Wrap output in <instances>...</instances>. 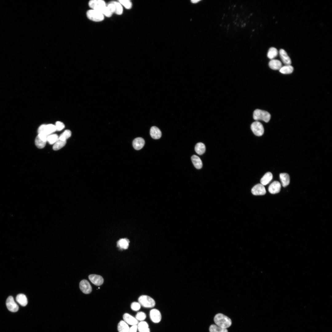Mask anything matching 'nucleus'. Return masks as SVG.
Here are the masks:
<instances>
[{
	"label": "nucleus",
	"instance_id": "obj_1",
	"mask_svg": "<svg viewBox=\"0 0 332 332\" xmlns=\"http://www.w3.org/2000/svg\"><path fill=\"white\" fill-rule=\"evenodd\" d=\"M214 321L216 325L226 329L229 327L232 323L231 320L230 318L221 313L215 315Z\"/></svg>",
	"mask_w": 332,
	"mask_h": 332
},
{
	"label": "nucleus",
	"instance_id": "obj_2",
	"mask_svg": "<svg viewBox=\"0 0 332 332\" xmlns=\"http://www.w3.org/2000/svg\"><path fill=\"white\" fill-rule=\"evenodd\" d=\"M271 116L267 112L259 109L255 110L253 113V117L255 120H261L266 122L270 121Z\"/></svg>",
	"mask_w": 332,
	"mask_h": 332
},
{
	"label": "nucleus",
	"instance_id": "obj_3",
	"mask_svg": "<svg viewBox=\"0 0 332 332\" xmlns=\"http://www.w3.org/2000/svg\"><path fill=\"white\" fill-rule=\"evenodd\" d=\"M86 15L89 19L96 22L101 21L104 18V16L101 12L93 9L88 10Z\"/></svg>",
	"mask_w": 332,
	"mask_h": 332
},
{
	"label": "nucleus",
	"instance_id": "obj_4",
	"mask_svg": "<svg viewBox=\"0 0 332 332\" xmlns=\"http://www.w3.org/2000/svg\"><path fill=\"white\" fill-rule=\"evenodd\" d=\"M89 6L92 9L98 11L102 14L106 5L102 0H91L89 2Z\"/></svg>",
	"mask_w": 332,
	"mask_h": 332
},
{
	"label": "nucleus",
	"instance_id": "obj_5",
	"mask_svg": "<svg viewBox=\"0 0 332 332\" xmlns=\"http://www.w3.org/2000/svg\"><path fill=\"white\" fill-rule=\"evenodd\" d=\"M138 302L140 305L146 308H152L154 306L155 302L150 297L146 295L140 296L138 299Z\"/></svg>",
	"mask_w": 332,
	"mask_h": 332
},
{
	"label": "nucleus",
	"instance_id": "obj_6",
	"mask_svg": "<svg viewBox=\"0 0 332 332\" xmlns=\"http://www.w3.org/2000/svg\"><path fill=\"white\" fill-rule=\"evenodd\" d=\"M56 131L55 125L52 124H42L38 129V134L43 133L49 136Z\"/></svg>",
	"mask_w": 332,
	"mask_h": 332
},
{
	"label": "nucleus",
	"instance_id": "obj_7",
	"mask_svg": "<svg viewBox=\"0 0 332 332\" xmlns=\"http://www.w3.org/2000/svg\"><path fill=\"white\" fill-rule=\"evenodd\" d=\"M251 129L256 136H262L264 132V129L263 124L258 121L253 122L251 125Z\"/></svg>",
	"mask_w": 332,
	"mask_h": 332
},
{
	"label": "nucleus",
	"instance_id": "obj_8",
	"mask_svg": "<svg viewBox=\"0 0 332 332\" xmlns=\"http://www.w3.org/2000/svg\"><path fill=\"white\" fill-rule=\"evenodd\" d=\"M48 136L43 133L38 134L35 140V144L38 148L41 149L45 147Z\"/></svg>",
	"mask_w": 332,
	"mask_h": 332
},
{
	"label": "nucleus",
	"instance_id": "obj_9",
	"mask_svg": "<svg viewBox=\"0 0 332 332\" xmlns=\"http://www.w3.org/2000/svg\"><path fill=\"white\" fill-rule=\"evenodd\" d=\"M6 305L8 310L11 312H15L17 311L19 307L14 301L13 297L10 296L7 298L6 301Z\"/></svg>",
	"mask_w": 332,
	"mask_h": 332
},
{
	"label": "nucleus",
	"instance_id": "obj_10",
	"mask_svg": "<svg viewBox=\"0 0 332 332\" xmlns=\"http://www.w3.org/2000/svg\"><path fill=\"white\" fill-rule=\"evenodd\" d=\"M252 193L255 196L263 195L266 192L264 186L261 184L255 185L251 189Z\"/></svg>",
	"mask_w": 332,
	"mask_h": 332
},
{
	"label": "nucleus",
	"instance_id": "obj_11",
	"mask_svg": "<svg viewBox=\"0 0 332 332\" xmlns=\"http://www.w3.org/2000/svg\"><path fill=\"white\" fill-rule=\"evenodd\" d=\"M79 287L80 290L84 294H89L92 291V287L89 282L86 280H82L80 282Z\"/></svg>",
	"mask_w": 332,
	"mask_h": 332
},
{
	"label": "nucleus",
	"instance_id": "obj_12",
	"mask_svg": "<svg viewBox=\"0 0 332 332\" xmlns=\"http://www.w3.org/2000/svg\"><path fill=\"white\" fill-rule=\"evenodd\" d=\"M150 317L152 321L155 323L159 322L161 319V315L160 311L156 309H153L150 310Z\"/></svg>",
	"mask_w": 332,
	"mask_h": 332
},
{
	"label": "nucleus",
	"instance_id": "obj_13",
	"mask_svg": "<svg viewBox=\"0 0 332 332\" xmlns=\"http://www.w3.org/2000/svg\"><path fill=\"white\" fill-rule=\"evenodd\" d=\"M89 279L93 283L97 286L101 285L104 282L102 277L98 275H90L89 276Z\"/></svg>",
	"mask_w": 332,
	"mask_h": 332
},
{
	"label": "nucleus",
	"instance_id": "obj_14",
	"mask_svg": "<svg viewBox=\"0 0 332 332\" xmlns=\"http://www.w3.org/2000/svg\"><path fill=\"white\" fill-rule=\"evenodd\" d=\"M281 184L278 181L272 182L268 187V191L271 194H275L279 193L280 191Z\"/></svg>",
	"mask_w": 332,
	"mask_h": 332
},
{
	"label": "nucleus",
	"instance_id": "obj_15",
	"mask_svg": "<svg viewBox=\"0 0 332 332\" xmlns=\"http://www.w3.org/2000/svg\"><path fill=\"white\" fill-rule=\"evenodd\" d=\"M124 321L128 324L132 326L137 325L138 323V321L129 314L126 313L123 316Z\"/></svg>",
	"mask_w": 332,
	"mask_h": 332
},
{
	"label": "nucleus",
	"instance_id": "obj_16",
	"mask_svg": "<svg viewBox=\"0 0 332 332\" xmlns=\"http://www.w3.org/2000/svg\"><path fill=\"white\" fill-rule=\"evenodd\" d=\"M279 54L282 61L285 65H290L291 63V59L284 49H280Z\"/></svg>",
	"mask_w": 332,
	"mask_h": 332
},
{
	"label": "nucleus",
	"instance_id": "obj_17",
	"mask_svg": "<svg viewBox=\"0 0 332 332\" xmlns=\"http://www.w3.org/2000/svg\"><path fill=\"white\" fill-rule=\"evenodd\" d=\"M145 141L141 137H137L132 142V145L134 148L136 150L141 149L144 146Z\"/></svg>",
	"mask_w": 332,
	"mask_h": 332
},
{
	"label": "nucleus",
	"instance_id": "obj_18",
	"mask_svg": "<svg viewBox=\"0 0 332 332\" xmlns=\"http://www.w3.org/2000/svg\"><path fill=\"white\" fill-rule=\"evenodd\" d=\"M150 134L152 138L157 139L161 137L162 134L161 131L158 128L153 126L150 129Z\"/></svg>",
	"mask_w": 332,
	"mask_h": 332
},
{
	"label": "nucleus",
	"instance_id": "obj_19",
	"mask_svg": "<svg viewBox=\"0 0 332 332\" xmlns=\"http://www.w3.org/2000/svg\"><path fill=\"white\" fill-rule=\"evenodd\" d=\"M269 66L272 69L275 70H279L282 66L281 62L279 60L273 59L269 63Z\"/></svg>",
	"mask_w": 332,
	"mask_h": 332
},
{
	"label": "nucleus",
	"instance_id": "obj_20",
	"mask_svg": "<svg viewBox=\"0 0 332 332\" xmlns=\"http://www.w3.org/2000/svg\"><path fill=\"white\" fill-rule=\"evenodd\" d=\"M137 328L139 332H150L148 324L146 322L144 321L138 323L137 325Z\"/></svg>",
	"mask_w": 332,
	"mask_h": 332
},
{
	"label": "nucleus",
	"instance_id": "obj_21",
	"mask_svg": "<svg viewBox=\"0 0 332 332\" xmlns=\"http://www.w3.org/2000/svg\"><path fill=\"white\" fill-rule=\"evenodd\" d=\"M273 178L272 174L270 172L266 173L260 180L261 184L266 185L269 183Z\"/></svg>",
	"mask_w": 332,
	"mask_h": 332
},
{
	"label": "nucleus",
	"instance_id": "obj_22",
	"mask_svg": "<svg viewBox=\"0 0 332 332\" xmlns=\"http://www.w3.org/2000/svg\"><path fill=\"white\" fill-rule=\"evenodd\" d=\"M280 178L282 186L285 187L289 185L290 182L289 175L285 173H281L279 175Z\"/></svg>",
	"mask_w": 332,
	"mask_h": 332
},
{
	"label": "nucleus",
	"instance_id": "obj_23",
	"mask_svg": "<svg viewBox=\"0 0 332 332\" xmlns=\"http://www.w3.org/2000/svg\"><path fill=\"white\" fill-rule=\"evenodd\" d=\"M130 328L124 321L121 320L118 323L117 330L119 332H129Z\"/></svg>",
	"mask_w": 332,
	"mask_h": 332
},
{
	"label": "nucleus",
	"instance_id": "obj_24",
	"mask_svg": "<svg viewBox=\"0 0 332 332\" xmlns=\"http://www.w3.org/2000/svg\"><path fill=\"white\" fill-rule=\"evenodd\" d=\"M191 160L195 167L197 169L201 168L202 167V161L200 158L196 155H193Z\"/></svg>",
	"mask_w": 332,
	"mask_h": 332
},
{
	"label": "nucleus",
	"instance_id": "obj_25",
	"mask_svg": "<svg viewBox=\"0 0 332 332\" xmlns=\"http://www.w3.org/2000/svg\"><path fill=\"white\" fill-rule=\"evenodd\" d=\"M16 300L21 306H26L27 304V299L26 296L22 294L17 295L16 297Z\"/></svg>",
	"mask_w": 332,
	"mask_h": 332
},
{
	"label": "nucleus",
	"instance_id": "obj_26",
	"mask_svg": "<svg viewBox=\"0 0 332 332\" xmlns=\"http://www.w3.org/2000/svg\"><path fill=\"white\" fill-rule=\"evenodd\" d=\"M129 240L127 239H121L117 242V246L122 249H127L129 246Z\"/></svg>",
	"mask_w": 332,
	"mask_h": 332
},
{
	"label": "nucleus",
	"instance_id": "obj_27",
	"mask_svg": "<svg viewBox=\"0 0 332 332\" xmlns=\"http://www.w3.org/2000/svg\"><path fill=\"white\" fill-rule=\"evenodd\" d=\"M195 150L197 154L201 155L203 154L205 151V146L204 144L202 143H198L195 146Z\"/></svg>",
	"mask_w": 332,
	"mask_h": 332
},
{
	"label": "nucleus",
	"instance_id": "obj_28",
	"mask_svg": "<svg viewBox=\"0 0 332 332\" xmlns=\"http://www.w3.org/2000/svg\"><path fill=\"white\" fill-rule=\"evenodd\" d=\"M294 68L290 65H286L282 66L279 70V72L284 74H289L292 73Z\"/></svg>",
	"mask_w": 332,
	"mask_h": 332
},
{
	"label": "nucleus",
	"instance_id": "obj_29",
	"mask_svg": "<svg viewBox=\"0 0 332 332\" xmlns=\"http://www.w3.org/2000/svg\"><path fill=\"white\" fill-rule=\"evenodd\" d=\"M210 332H228L227 329L220 327L216 325H211L209 328Z\"/></svg>",
	"mask_w": 332,
	"mask_h": 332
},
{
	"label": "nucleus",
	"instance_id": "obj_30",
	"mask_svg": "<svg viewBox=\"0 0 332 332\" xmlns=\"http://www.w3.org/2000/svg\"><path fill=\"white\" fill-rule=\"evenodd\" d=\"M66 143V140H63L58 139L57 141L54 144L53 148L54 150H58L63 147Z\"/></svg>",
	"mask_w": 332,
	"mask_h": 332
},
{
	"label": "nucleus",
	"instance_id": "obj_31",
	"mask_svg": "<svg viewBox=\"0 0 332 332\" xmlns=\"http://www.w3.org/2000/svg\"><path fill=\"white\" fill-rule=\"evenodd\" d=\"M278 53L277 49L274 47H271L268 50L267 56L268 57L272 60L277 56Z\"/></svg>",
	"mask_w": 332,
	"mask_h": 332
},
{
	"label": "nucleus",
	"instance_id": "obj_32",
	"mask_svg": "<svg viewBox=\"0 0 332 332\" xmlns=\"http://www.w3.org/2000/svg\"><path fill=\"white\" fill-rule=\"evenodd\" d=\"M111 2L114 5L115 7V13L117 15H121L123 13V9L122 5L118 2L112 1Z\"/></svg>",
	"mask_w": 332,
	"mask_h": 332
},
{
	"label": "nucleus",
	"instance_id": "obj_33",
	"mask_svg": "<svg viewBox=\"0 0 332 332\" xmlns=\"http://www.w3.org/2000/svg\"><path fill=\"white\" fill-rule=\"evenodd\" d=\"M58 136L56 134L50 135L48 136L47 141L49 144H54L58 139Z\"/></svg>",
	"mask_w": 332,
	"mask_h": 332
},
{
	"label": "nucleus",
	"instance_id": "obj_34",
	"mask_svg": "<svg viewBox=\"0 0 332 332\" xmlns=\"http://www.w3.org/2000/svg\"><path fill=\"white\" fill-rule=\"evenodd\" d=\"M71 135V131L69 130H66L60 135L58 138L62 140H66Z\"/></svg>",
	"mask_w": 332,
	"mask_h": 332
},
{
	"label": "nucleus",
	"instance_id": "obj_35",
	"mask_svg": "<svg viewBox=\"0 0 332 332\" xmlns=\"http://www.w3.org/2000/svg\"><path fill=\"white\" fill-rule=\"evenodd\" d=\"M118 1L127 9H130L132 7V3L130 0H120Z\"/></svg>",
	"mask_w": 332,
	"mask_h": 332
},
{
	"label": "nucleus",
	"instance_id": "obj_36",
	"mask_svg": "<svg viewBox=\"0 0 332 332\" xmlns=\"http://www.w3.org/2000/svg\"><path fill=\"white\" fill-rule=\"evenodd\" d=\"M146 317L145 314L143 312H139L137 313L136 316V319L140 322L144 321Z\"/></svg>",
	"mask_w": 332,
	"mask_h": 332
},
{
	"label": "nucleus",
	"instance_id": "obj_37",
	"mask_svg": "<svg viewBox=\"0 0 332 332\" xmlns=\"http://www.w3.org/2000/svg\"><path fill=\"white\" fill-rule=\"evenodd\" d=\"M141 305L139 302H133L131 305V309L135 311H137L140 308Z\"/></svg>",
	"mask_w": 332,
	"mask_h": 332
},
{
	"label": "nucleus",
	"instance_id": "obj_38",
	"mask_svg": "<svg viewBox=\"0 0 332 332\" xmlns=\"http://www.w3.org/2000/svg\"><path fill=\"white\" fill-rule=\"evenodd\" d=\"M55 125L56 130L58 131L61 130L65 127L64 124L62 122L60 121L56 122Z\"/></svg>",
	"mask_w": 332,
	"mask_h": 332
},
{
	"label": "nucleus",
	"instance_id": "obj_39",
	"mask_svg": "<svg viewBox=\"0 0 332 332\" xmlns=\"http://www.w3.org/2000/svg\"><path fill=\"white\" fill-rule=\"evenodd\" d=\"M137 325L132 326L130 328L129 332H137Z\"/></svg>",
	"mask_w": 332,
	"mask_h": 332
}]
</instances>
